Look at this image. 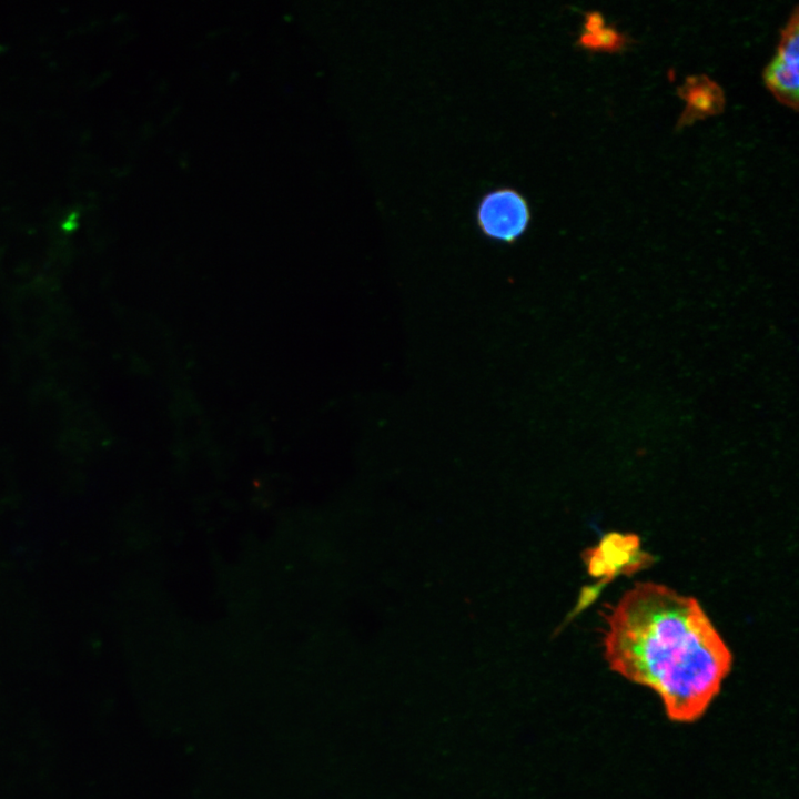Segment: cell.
Masks as SVG:
<instances>
[{"instance_id":"277c9868","label":"cell","mask_w":799,"mask_h":799,"mask_svg":"<svg viewBox=\"0 0 799 799\" xmlns=\"http://www.w3.org/2000/svg\"><path fill=\"white\" fill-rule=\"evenodd\" d=\"M763 80L772 94L783 104L797 110L799 99V71L778 54L767 64Z\"/></svg>"},{"instance_id":"5b68a950","label":"cell","mask_w":799,"mask_h":799,"mask_svg":"<svg viewBox=\"0 0 799 799\" xmlns=\"http://www.w3.org/2000/svg\"><path fill=\"white\" fill-rule=\"evenodd\" d=\"M628 39L613 27H603L593 32L583 31L577 43L591 50L616 51L620 50Z\"/></svg>"},{"instance_id":"3957f363","label":"cell","mask_w":799,"mask_h":799,"mask_svg":"<svg viewBox=\"0 0 799 799\" xmlns=\"http://www.w3.org/2000/svg\"><path fill=\"white\" fill-rule=\"evenodd\" d=\"M678 94L686 102V108L677 122L678 127L718 114L725 108V94L721 87L706 74L686 78L678 88Z\"/></svg>"},{"instance_id":"6da1fadb","label":"cell","mask_w":799,"mask_h":799,"mask_svg":"<svg viewBox=\"0 0 799 799\" xmlns=\"http://www.w3.org/2000/svg\"><path fill=\"white\" fill-rule=\"evenodd\" d=\"M606 623L605 657L613 670L653 689L675 721H694L705 712L732 656L694 597L638 583Z\"/></svg>"},{"instance_id":"8992f818","label":"cell","mask_w":799,"mask_h":799,"mask_svg":"<svg viewBox=\"0 0 799 799\" xmlns=\"http://www.w3.org/2000/svg\"><path fill=\"white\" fill-rule=\"evenodd\" d=\"M777 54L783 60L799 65V14L795 7L780 32Z\"/></svg>"},{"instance_id":"7a4b0ae2","label":"cell","mask_w":799,"mask_h":799,"mask_svg":"<svg viewBox=\"0 0 799 799\" xmlns=\"http://www.w3.org/2000/svg\"><path fill=\"white\" fill-rule=\"evenodd\" d=\"M532 219L526 198L508 186L494 189L481 199L476 223L487 239L514 243L528 229Z\"/></svg>"},{"instance_id":"52a82bcc","label":"cell","mask_w":799,"mask_h":799,"mask_svg":"<svg viewBox=\"0 0 799 799\" xmlns=\"http://www.w3.org/2000/svg\"><path fill=\"white\" fill-rule=\"evenodd\" d=\"M605 27V20L600 12L589 11L585 14L584 30L585 32H593Z\"/></svg>"}]
</instances>
